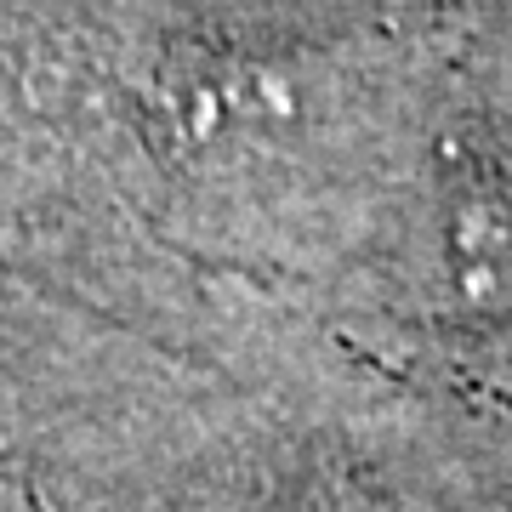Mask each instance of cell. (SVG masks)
<instances>
[{
  "label": "cell",
  "mask_w": 512,
  "mask_h": 512,
  "mask_svg": "<svg viewBox=\"0 0 512 512\" xmlns=\"http://www.w3.org/2000/svg\"><path fill=\"white\" fill-rule=\"evenodd\" d=\"M0 512H35V507H29V495H23L6 473H0Z\"/></svg>",
  "instance_id": "cell-1"
}]
</instances>
